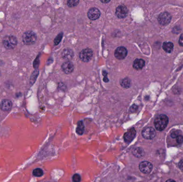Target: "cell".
Returning <instances> with one entry per match:
<instances>
[{
  "label": "cell",
  "instance_id": "6da1fadb",
  "mask_svg": "<svg viewBox=\"0 0 183 182\" xmlns=\"http://www.w3.org/2000/svg\"><path fill=\"white\" fill-rule=\"evenodd\" d=\"M169 122L168 116L166 115L161 114L157 116L154 120V125L157 130H163L166 128Z\"/></svg>",
  "mask_w": 183,
  "mask_h": 182
},
{
  "label": "cell",
  "instance_id": "7a4b0ae2",
  "mask_svg": "<svg viewBox=\"0 0 183 182\" xmlns=\"http://www.w3.org/2000/svg\"><path fill=\"white\" fill-rule=\"evenodd\" d=\"M23 41L26 45H32L37 41V35L34 32L28 30L24 33L22 36Z\"/></svg>",
  "mask_w": 183,
  "mask_h": 182
},
{
  "label": "cell",
  "instance_id": "3957f363",
  "mask_svg": "<svg viewBox=\"0 0 183 182\" xmlns=\"http://www.w3.org/2000/svg\"><path fill=\"white\" fill-rule=\"evenodd\" d=\"M3 45L7 49H13L17 45V40L13 35L6 36L3 40Z\"/></svg>",
  "mask_w": 183,
  "mask_h": 182
},
{
  "label": "cell",
  "instance_id": "277c9868",
  "mask_svg": "<svg viewBox=\"0 0 183 182\" xmlns=\"http://www.w3.org/2000/svg\"><path fill=\"white\" fill-rule=\"evenodd\" d=\"M93 52L90 48H86L80 52L79 58L85 62H90L93 57Z\"/></svg>",
  "mask_w": 183,
  "mask_h": 182
},
{
  "label": "cell",
  "instance_id": "5b68a950",
  "mask_svg": "<svg viewBox=\"0 0 183 182\" xmlns=\"http://www.w3.org/2000/svg\"><path fill=\"white\" fill-rule=\"evenodd\" d=\"M127 55V50L126 48L121 46L116 48L114 52L115 58L119 60H122L126 57Z\"/></svg>",
  "mask_w": 183,
  "mask_h": 182
},
{
  "label": "cell",
  "instance_id": "8992f818",
  "mask_svg": "<svg viewBox=\"0 0 183 182\" xmlns=\"http://www.w3.org/2000/svg\"><path fill=\"white\" fill-rule=\"evenodd\" d=\"M141 134L142 137L145 139H152L155 137L156 132L154 129L151 127H148L143 129Z\"/></svg>",
  "mask_w": 183,
  "mask_h": 182
},
{
  "label": "cell",
  "instance_id": "52a82bcc",
  "mask_svg": "<svg viewBox=\"0 0 183 182\" xmlns=\"http://www.w3.org/2000/svg\"><path fill=\"white\" fill-rule=\"evenodd\" d=\"M140 171L144 173H151L153 169V165L149 162L145 161L140 163L139 166Z\"/></svg>",
  "mask_w": 183,
  "mask_h": 182
},
{
  "label": "cell",
  "instance_id": "ba28073f",
  "mask_svg": "<svg viewBox=\"0 0 183 182\" xmlns=\"http://www.w3.org/2000/svg\"><path fill=\"white\" fill-rule=\"evenodd\" d=\"M171 20V17L170 14L166 12L161 13L158 17V21L159 22V24L163 26H165L169 24Z\"/></svg>",
  "mask_w": 183,
  "mask_h": 182
},
{
  "label": "cell",
  "instance_id": "9c48e42d",
  "mask_svg": "<svg viewBox=\"0 0 183 182\" xmlns=\"http://www.w3.org/2000/svg\"><path fill=\"white\" fill-rule=\"evenodd\" d=\"M128 14V10L125 5H121L117 8L115 12V15L117 17L120 19L124 18L127 16Z\"/></svg>",
  "mask_w": 183,
  "mask_h": 182
},
{
  "label": "cell",
  "instance_id": "30bf717a",
  "mask_svg": "<svg viewBox=\"0 0 183 182\" xmlns=\"http://www.w3.org/2000/svg\"><path fill=\"white\" fill-rule=\"evenodd\" d=\"M136 131L135 129L134 128L130 129L129 130L127 131V132L124 134L123 138L124 141L127 143H131L136 137Z\"/></svg>",
  "mask_w": 183,
  "mask_h": 182
},
{
  "label": "cell",
  "instance_id": "8fae6325",
  "mask_svg": "<svg viewBox=\"0 0 183 182\" xmlns=\"http://www.w3.org/2000/svg\"><path fill=\"white\" fill-rule=\"evenodd\" d=\"M101 15V12L97 8H92L88 10L87 16L91 20H95L99 18Z\"/></svg>",
  "mask_w": 183,
  "mask_h": 182
},
{
  "label": "cell",
  "instance_id": "7c38bea8",
  "mask_svg": "<svg viewBox=\"0 0 183 182\" xmlns=\"http://www.w3.org/2000/svg\"><path fill=\"white\" fill-rule=\"evenodd\" d=\"M62 71L67 74H69L72 73L74 70V66L73 63L70 61H67L62 65Z\"/></svg>",
  "mask_w": 183,
  "mask_h": 182
},
{
  "label": "cell",
  "instance_id": "4fadbf2b",
  "mask_svg": "<svg viewBox=\"0 0 183 182\" xmlns=\"http://www.w3.org/2000/svg\"><path fill=\"white\" fill-rule=\"evenodd\" d=\"M13 106V103L9 99H3L0 104V108L3 111H10Z\"/></svg>",
  "mask_w": 183,
  "mask_h": 182
},
{
  "label": "cell",
  "instance_id": "5bb4252c",
  "mask_svg": "<svg viewBox=\"0 0 183 182\" xmlns=\"http://www.w3.org/2000/svg\"><path fill=\"white\" fill-rule=\"evenodd\" d=\"M145 62L144 60L142 59H136V60L134 61L133 67L134 69L137 70H139L145 66Z\"/></svg>",
  "mask_w": 183,
  "mask_h": 182
},
{
  "label": "cell",
  "instance_id": "9a60e30c",
  "mask_svg": "<svg viewBox=\"0 0 183 182\" xmlns=\"http://www.w3.org/2000/svg\"><path fill=\"white\" fill-rule=\"evenodd\" d=\"M62 56L63 58L64 59H71V58L73 57V52L72 50L70 49L69 48L65 49L64 50H63V51L62 52Z\"/></svg>",
  "mask_w": 183,
  "mask_h": 182
},
{
  "label": "cell",
  "instance_id": "2e32d148",
  "mask_svg": "<svg viewBox=\"0 0 183 182\" xmlns=\"http://www.w3.org/2000/svg\"><path fill=\"white\" fill-rule=\"evenodd\" d=\"M132 154L134 156L137 158H140L144 155L145 152L144 150L142 148H134L132 150Z\"/></svg>",
  "mask_w": 183,
  "mask_h": 182
},
{
  "label": "cell",
  "instance_id": "e0dca14e",
  "mask_svg": "<svg viewBox=\"0 0 183 182\" xmlns=\"http://www.w3.org/2000/svg\"><path fill=\"white\" fill-rule=\"evenodd\" d=\"M164 50L168 53H171L174 49V44L172 42H164L162 45Z\"/></svg>",
  "mask_w": 183,
  "mask_h": 182
},
{
  "label": "cell",
  "instance_id": "ac0fdd59",
  "mask_svg": "<svg viewBox=\"0 0 183 182\" xmlns=\"http://www.w3.org/2000/svg\"><path fill=\"white\" fill-rule=\"evenodd\" d=\"M120 84L123 88L127 89L129 88L131 85V81L128 77H125L122 79L120 81Z\"/></svg>",
  "mask_w": 183,
  "mask_h": 182
},
{
  "label": "cell",
  "instance_id": "d6986e66",
  "mask_svg": "<svg viewBox=\"0 0 183 182\" xmlns=\"http://www.w3.org/2000/svg\"><path fill=\"white\" fill-rule=\"evenodd\" d=\"M85 127L82 121H79L78 122L77 127L76 128V133L78 135H82L84 133Z\"/></svg>",
  "mask_w": 183,
  "mask_h": 182
},
{
  "label": "cell",
  "instance_id": "ffe728a7",
  "mask_svg": "<svg viewBox=\"0 0 183 182\" xmlns=\"http://www.w3.org/2000/svg\"><path fill=\"white\" fill-rule=\"evenodd\" d=\"M33 175L35 177H41L43 175V170L40 168H35L33 171Z\"/></svg>",
  "mask_w": 183,
  "mask_h": 182
},
{
  "label": "cell",
  "instance_id": "44dd1931",
  "mask_svg": "<svg viewBox=\"0 0 183 182\" xmlns=\"http://www.w3.org/2000/svg\"><path fill=\"white\" fill-rule=\"evenodd\" d=\"M79 3V1L78 0H69L67 1V5L69 7L73 8V7H76Z\"/></svg>",
  "mask_w": 183,
  "mask_h": 182
},
{
  "label": "cell",
  "instance_id": "7402d4cb",
  "mask_svg": "<svg viewBox=\"0 0 183 182\" xmlns=\"http://www.w3.org/2000/svg\"><path fill=\"white\" fill-rule=\"evenodd\" d=\"M63 37L62 33H60V34L56 37V38L54 40V43L55 45H57L59 43H60V41L62 40Z\"/></svg>",
  "mask_w": 183,
  "mask_h": 182
},
{
  "label": "cell",
  "instance_id": "603a6c76",
  "mask_svg": "<svg viewBox=\"0 0 183 182\" xmlns=\"http://www.w3.org/2000/svg\"><path fill=\"white\" fill-rule=\"evenodd\" d=\"M72 180L73 182H80V180H81L80 176L78 173H75V175H73V177H72Z\"/></svg>",
  "mask_w": 183,
  "mask_h": 182
},
{
  "label": "cell",
  "instance_id": "cb8c5ba5",
  "mask_svg": "<svg viewBox=\"0 0 183 182\" xmlns=\"http://www.w3.org/2000/svg\"><path fill=\"white\" fill-rule=\"evenodd\" d=\"M179 133H180L179 131H175L171 134V136L173 138H175L179 136Z\"/></svg>",
  "mask_w": 183,
  "mask_h": 182
},
{
  "label": "cell",
  "instance_id": "d4e9b609",
  "mask_svg": "<svg viewBox=\"0 0 183 182\" xmlns=\"http://www.w3.org/2000/svg\"><path fill=\"white\" fill-rule=\"evenodd\" d=\"M176 141L178 144H181L183 143V137L181 135H179L176 138Z\"/></svg>",
  "mask_w": 183,
  "mask_h": 182
},
{
  "label": "cell",
  "instance_id": "484cf974",
  "mask_svg": "<svg viewBox=\"0 0 183 182\" xmlns=\"http://www.w3.org/2000/svg\"><path fill=\"white\" fill-rule=\"evenodd\" d=\"M137 109H138V106L137 105H134L133 106H132L130 110L131 112H134L137 110Z\"/></svg>",
  "mask_w": 183,
  "mask_h": 182
},
{
  "label": "cell",
  "instance_id": "4316f807",
  "mask_svg": "<svg viewBox=\"0 0 183 182\" xmlns=\"http://www.w3.org/2000/svg\"><path fill=\"white\" fill-rule=\"evenodd\" d=\"M179 45L183 47V34L181 35V37H179Z\"/></svg>",
  "mask_w": 183,
  "mask_h": 182
},
{
  "label": "cell",
  "instance_id": "83f0119b",
  "mask_svg": "<svg viewBox=\"0 0 183 182\" xmlns=\"http://www.w3.org/2000/svg\"><path fill=\"white\" fill-rule=\"evenodd\" d=\"M178 166L179 168H180L181 170H183V160L180 161V162H179Z\"/></svg>",
  "mask_w": 183,
  "mask_h": 182
},
{
  "label": "cell",
  "instance_id": "f1b7e54d",
  "mask_svg": "<svg viewBox=\"0 0 183 182\" xmlns=\"http://www.w3.org/2000/svg\"><path fill=\"white\" fill-rule=\"evenodd\" d=\"M101 2L103 3H108L110 2V1H101Z\"/></svg>",
  "mask_w": 183,
  "mask_h": 182
},
{
  "label": "cell",
  "instance_id": "f546056e",
  "mask_svg": "<svg viewBox=\"0 0 183 182\" xmlns=\"http://www.w3.org/2000/svg\"><path fill=\"white\" fill-rule=\"evenodd\" d=\"M166 182H176L174 180H172V179H169V180H167Z\"/></svg>",
  "mask_w": 183,
  "mask_h": 182
},
{
  "label": "cell",
  "instance_id": "4dcf8cb0",
  "mask_svg": "<svg viewBox=\"0 0 183 182\" xmlns=\"http://www.w3.org/2000/svg\"><path fill=\"white\" fill-rule=\"evenodd\" d=\"M1 72L0 71V77H1Z\"/></svg>",
  "mask_w": 183,
  "mask_h": 182
}]
</instances>
